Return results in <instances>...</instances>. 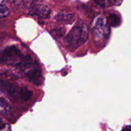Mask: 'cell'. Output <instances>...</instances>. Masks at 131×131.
<instances>
[{
  "instance_id": "4",
  "label": "cell",
  "mask_w": 131,
  "mask_h": 131,
  "mask_svg": "<svg viewBox=\"0 0 131 131\" xmlns=\"http://www.w3.org/2000/svg\"><path fill=\"white\" fill-rule=\"evenodd\" d=\"M21 56L20 51L15 46L7 47L0 53V62L14 61Z\"/></svg>"
},
{
  "instance_id": "9",
  "label": "cell",
  "mask_w": 131,
  "mask_h": 131,
  "mask_svg": "<svg viewBox=\"0 0 131 131\" xmlns=\"http://www.w3.org/2000/svg\"><path fill=\"white\" fill-rule=\"evenodd\" d=\"M19 97L21 98L23 101H27L30 99L31 97L32 92L27 87L22 86L19 88Z\"/></svg>"
},
{
  "instance_id": "16",
  "label": "cell",
  "mask_w": 131,
  "mask_h": 131,
  "mask_svg": "<svg viewBox=\"0 0 131 131\" xmlns=\"http://www.w3.org/2000/svg\"><path fill=\"white\" fill-rule=\"evenodd\" d=\"M1 127H3V121H2V119L0 118V129Z\"/></svg>"
},
{
  "instance_id": "11",
  "label": "cell",
  "mask_w": 131,
  "mask_h": 131,
  "mask_svg": "<svg viewBox=\"0 0 131 131\" xmlns=\"http://www.w3.org/2000/svg\"><path fill=\"white\" fill-rule=\"evenodd\" d=\"M12 5L17 8H21L24 6L27 0H9Z\"/></svg>"
},
{
  "instance_id": "15",
  "label": "cell",
  "mask_w": 131,
  "mask_h": 131,
  "mask_svg": "<svg viewBox=\"0 0 131 131\" xmlns=\"http://www.w3.org/2000/svg\"><path fill=\"white\" fill-rule=\"evenodd\" d=\"M6 2V0H0V4L1 5H4Z\"/></svg>"
},
{
  "instance_id": "3",
  "label": "cell",
  "mask_w": 131,
  "mask_h": 131,
  "mask_svg": "<svg viewBox=\"0 0 131 131\" xmlns=\"http://www.w3.org/2000/svg\"><path fill=\"white\" fill-rule=\"evenodd\" d=\"M51 12L50 7L43 0H33L28 8V14L29 15L43 19L49 17Z\"/></svg>"
},
{
  "instance_id": "6",
  "label": "cell",
  "mask_w": 131,
  "mask_h": 131,
  "mask_svg": "<svg viewBox=\"0 0 131 131\" xmlns=\"http://www.w3.org/2000/svg\"><path fill=\"white\" fill-rule=\"evenodd\" d=\"M12 110L10 101L0 88V113L3 115H8Z\"/></svg>"
},
{
  "instance_id": "13",
  "label": "cell",
  "mask_w": 131,
  "mask_h": 131,
  "mask_svg": "<svg viewBox=\"0 0 131 131\" xmlns=\"http://www.w3.org/2000/svg\"><path fill=\"white\" fill-rule=\"evenodd\" d=\"M9 9L5 5L0 4V18L6 17L9 14Z\"/></svg>"
},
{
  "instance_id": "1",
  "label": "cell",
  "mask_w": 131,
  "mask_h": 131,
  "mask_svg": "<svg viewBox=\"0 0 131 131\" xmlns=\"http://www.w3.org/2000/svg\"><path fill=\"white\" fill-rule=\"evenodd\" d=\"M88 33L89 29L86 23L83 20H79L65 37L64 43L70 49H76L86 43Z\"/></svg>"
},
{
  "instance_id": "10",
  "label": "cell",
  "mask_w": 131,
  "mask_h": 131,
  "mask_svg": "<svg viewBox=\"0 0 131 131\" xmlns=\"http://www.w3.org/2000/svg\"><path fill=\"white\" fill-rule=\"evenodd\" d=\"M107 20L110 26H111L113 27H116L120 25V23H121L120 17L116 14H110L108 17L107 18Z\"/></svg>"
},
{
  "instance_id": "12",
  "label": "cell",
  "mask_w": 131,
  "mask_h": 131,
  "mask_svg": "<svg viewBox=\"0 0 131 131\" xmlns=\"http://www.w3.org/2000/svg\"><path fill=\"white\" fill-rule=\"evenodd\" d=\"M95 2L97 5L104 8L107 7L112 3H114L113 0H95Z\"/></svg>"
},
{
  "instance_id": "8",
  "label": "cell",
  "mask_w": 131,
  "mask_h": 131,
  "mask_svg": "<svg viewBox=\"0 0 131 131\" xmlns=\"http://www.w3.org/2000/svg\"><path fill=\"white\" fill-rule=\"evenodd\" d=\"M74 17V15L72 13L59 12L55 16V19L58 22H67L72 20Z\"/></svg>"
},
{
  "instance_id": "14",
  "label": "cell",
  "mask_w": 131,
  "mask_h": 131,
  "mask_svg": "<svg viewBox=\"0 0 131 131\" xmlns=\"http://www.w3.org/2000/svg\"><path fill=\"white\" fill-rule=\"evenodd\" d=\"M55 32H56V35H57L58 36L61 37V36L64 34V33H65V30H64L63 28H60V29H56V30H55Z\"/></svg>"
},
{
  "instance_id": "5",
  "label": "cell",
  "mask_w": 131,
  "mask_h": 131,
  "mask_svg": "<svg viewBox=\"0 0 131 131\" xmlns=\"http://www.w3.org/2000/svg\"><path fill=\"white\" fill-rule=\"evenodd\" d=\"M26 76L29 81L31 82L33 84L37 86H39L41 84L42 74L41 70L38 68H35L28 71L26 74Z\"/></svg>"
},
{
  "instance_id": "2",
  "label": "cell",
  "mask_w": 131,
  "mask_h": 131,
  "mask_svg": "<svg viewBox=\"0 0 131 131\" xmlns=\"http://www.w3.org/2000/svg\"><path fill=\"white\" fill-rule=\"evenodd\" d=\"M92 33L95 40L102 42L108 38L110 33V26L107 17L103 15H99L92 20L91 24Z\"/></svg>"
},
{
  "instance_id": "7",
  "label": "cell",
  "mask_w": 131,
  "mask_h": 131,
  "mask_svg": "<svg viewBox=\"0 0 131 131\" xmlns=\"http://www.w3.org/2000/svg\"><path fill=\"white\" fill-rule=\"evenodd\" d=\"M0 85L13 97H15V98L19 97V88H20L18 87L16 84H15L14 83H10V82L1 81Z\"/></svg>"
}]
</instances>
